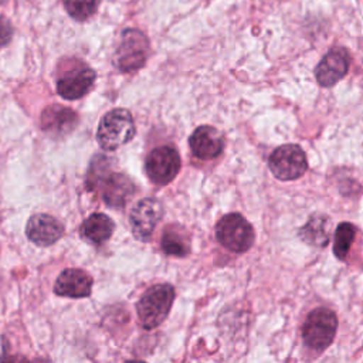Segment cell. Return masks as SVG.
Masks as SVG:
<instances>
[{
    "mask_svg": "<svg viewBox=\"0 0 363 363\" xmlns=\"http://www.w3.org/2000/svg\"><path fill=\"white\" fill-rule=\"evenodd\" d=\"M218 242L233 252H245L254 244L252 225L238 213H230L221 217L216 225Z\"/></svg>",
    "mask_w": 363,
    "mask_h": 363,
    "instance_id": "4",
    "label": "cell"
},
{
    "mask_svg": "<svg viewBox=\"0 0 363 363\" xmlns=\"http://www.w3.org/2000/svg\"><path fill=\"white\" fill-rule=\"evenodd\" d=\"M40 123L44 132L52 136H64L77 126L78 116L67 106L51 105L43 111Z\"/></svg>",
    "mask_w": 363,
    "mask_h": 363,
    "instance_id": "15",
    "label": "cell"
},
{
    "mask_svg": "<svg viewBox=\"0 0 363 363\" xmlns=\"http://www.w3.org/2000/svg\"><path fill=\"white\" fill-rule=\"evenodd\" d=\"M11 37H13L11 23L7 18L0 17V48L4 47L6 44H9Z\"/></svg>",
    "mask_w": 363,
    "mask_h": 363,
    "instance_id": "21",
    "label": "cell"
},
{
    "mask_svg": "<svg viewBox=\"0 0 363 363\" xmlns=\"http://www.w3.org/2000/svg\"><path fill=\"white\" fill-rule=\"evenodd\" d=\"M356 235V228L352 223H340L336 227L333 238V252L339 259H345L352 247L353 238Z\"/></svg>",
    "mask_w": 363,
    "mask_h": 363,
    "instance_id": "19",
    "label": "cell"
},
{
    "mask_svg": "<svg viewBox=\"0 0 363 363\" xmlns=\"http://www.w3.org/2000/svg\"><path fill=\"white\" fill-rule=\"evenodd\" d=\"M67 13L75 20H86L95 11L98 6V0H62Z\"/></svg>",
    "mask_w": 363,
    "mask_h": 363,
    "instance_id": "20",
    "label": "cell"
},
{
    "mask_svg": "<svg viewBox=\"0 0 363 363\" xmlns=\"http://www.w3.org/2000/svg\"><path fill=\"white\" fill-rule=\"evenodd\" d=\"M337 318L328 308H316L306 316L302 326V339L305 345L316 352L325 350L335 339Z\"/></svg>",
    "mask_w": 363,
    "mask_h": 363,
    "instance_id": "3",
    "label": "cell"
},
{
    "mask_svg": "<svg viewBox=\"0 0 363 363\" xmlns=\"http://www.w3.org/2000/svg\"><path fill=\"white\" fill-rule=\"evenodd\" d=\"M64 233L62 224L50 214H34L27 221L26 235L31 242L40 247H48L57 242Z\"/></svg>",
    "mask_w": 363,
    "mask_h": 363,
    "instance_id": "11",
    "label": "cell"
},
{
    "mask_svg": "<svg viewBox=\"0 0 363 363\" xmlns=\"http://www.w3.org/2000/svg\"><path fill=\"white\" fill-rule=\"evenodd\" d=\"M160 245L164 254L179 258H183L190 252V238L187 231L182 225L176 224H169L164 228Z\"/></svg>",
    "mask_w": 363,
    "mask_h": 363,
    "instance_id": "17",
    "label": "cell"
},
{
    "mask_svg": "<svg viewBox=\"0 0 363 363\" xmlns=\"http://www.w3.org/2000/svg\"><path fill=\"white\" fill-rule=\"evenodd\" d=\"M189 145L193 155L201 160L216 159L224 149L221 133L208 125H203L194 129L189 139Z\"/></svg>",
    "mask_w": 363,
    "mask_h": 363,
    "instance_id": "13",
    "label": "cell"
},
{
    "mask_svg": "<svg viewBox=\"0 0 363 363\" xmlns=\"http://www.w3.org/2000/svg\"><path fill=\"white\" fill-rule=\"evenodd\" d=\"M113 228H115V224L106 214L94 213L81 224L79 234L88 242L101 245L111 238Z\"/></svg>",
    "mask_w": 363,
    "mask_h": 363,
    "instance_id": "16",
    "label": "cell"
},
{
    "mask_svg": "<svg viewBox=\"0 0 363 363\" xmlns=\"http://www.w3.org/2000/svg\"><path fill=\"white\" fill-rule=\"evenodd\" d=\"M330 220L326 216H312L299 231L302 240L313 247H325L329 240Z\"/></svg>",
    "mask_w": 363,
    "mask_h": 363,
    "instance_id": "18",
    "label": "cell"
},
{
    "mask_svg": "<svg viewBox=\"0 0 363 363\" xmlns=\"http://www.w3.org/2000/svg\"><path fill=\"white\" fill-rule=\"evenodd\" d=\"M95 71L82 67V68H74L68 72H65L57 82V91L60 96L68 101L79 99L84 96L94 85L95 82Z\"/></svg>",
    "mask_w": 363,
    "mask_h": 363,
    "instance_id": "12",
    "label": "cell"
},
{
    "mask_svg": "<svg viewBox=\"0 0 363 363\" xmlns=\"http://www.w3.org/2000/svg\"><path fill=\"white\" fill-rule=\"evenodd\" d=\"M92 291V278L88 272L79 268L64 269L54 285V292L58 296L67 298H85Z\"/></svg>",
    "mask_w": 363,
    "mask_h": 363,
    "instance_id": "14",
    "label": "cell"
},
{
    "mask_svg": "<svg viewBox=\"0 0 363 363\" xmlns=\"http://www.w3.org/2000/svg\"><path fill=\"white\" fill-rule=\"evenodd\" d=\"M162 216L163 207L157 199L146 197L139 200L133 206L129 217L133 237L139 241H149Z\"/></svg>",
    "mask_w": 363,
    "mask_h": 363,
    "instance_id": "9",
    "label": "cell"
},
{
    "mask_svg": "<svg viewBox=\"0 0 363 363\" xmlns=\"http://www.w3.org/2000/svg\"><path fill=\"white\" fill-rule=\"evenodd\" d=\"M268 166L277 179L289 182L303 176L308 169V160L301 146L288 143L277 147L271 153Z\"/></svg>",
    "mask_w": 363,
    "mask_h": 363,
    "instance_id": "6",
    "label": "cell"
},
{
    "mask_svg": "<svg viewBox=\"0 0 363 363\" xmlns=\"http://www.w3.org/2000/svg\"><path fill=\"white\" fill-rule=\"evenodd\" d=\"M174 296V288L169 284H157L147 288L136 305L140 325L145 329L157 328L167 318Z\"/></svg>",
    "mask_w": 363,
    "mask_h": 363,
    "instance_id": "1",
    "label": "cell"
},
{
    "mask_svg": "<svg viewBox=\"0 0 363 363\" xmlns=\"http://www.w3.org/2000/svg\"><path fill=\"white\" fill-rule=\"evenodd\" d=\"M350 57L345 48H332L315 68V77L320 86H332L349 71Z\"/></svg>",
    "mask_w": 363,
    "mask_h": 363,
    "instance_id": "10",
    "label": "cell"
},
{
    "mask_svg": "<svg viewBox=\"0 0 363 363\" xmlns=\"http://www.w3.org/2000/svg\"><path fill=\"white\" fill-rule=\"evenodd\" d=\"M133 116L128 109L116 108L102 116L96 129V140L105 150H116L135 136Z\"/></svg>",
    "mask_w": 363,
    "mask_h": 363,
    "instance_id": "2",
    "label": "cell"
},
{
    "mask_svg": "<svg viewBox=\"0 0 363 363\" xmlns=\"http://www.w3.org/2000/svg\"><path fill=\"white\" fill-rule=\"evenodd\" d=\"M6 1H7V0H0V6H1V4H4Z\"/></svg>",
    "mask_w": 363,
    "mask_h": 363,
    "instance_id": "22",
    "label": "cell"
},
{
    "mask_svg": "<svg viewBox=\"0 0 363 363\" xmlns=\"http://www.w3.org/2000/svg\"><path fill=\"white\" fill-rule=\"evenodd\" d=\"M182 160L179 152L172 146H159L146 157L145 170L155 184H167L179 173Z\"/></svg>",
    "mask_w": 363,
    "mask_h": 363,
    "instance_id": "7",
    "label": "cell"
},
{
    "mask_svg": "<svg viewBox=\"0 0 363 363\" xmlns=\"http://www.w3.org/2000/svg\"><path fill=\"white\" fill-rule=\"evenodd\" d=\"M94 187L101 189L104 201L113 208L125 207L136 190L133 182L126 174L116 172H102L91 184L89 190Z\"/></svg>",
    "mask_w": 363,
    "mask_h": 363,
    "instance_id": "8",
    "label": "cell"
},
{
    "mask_svg": "<svg viewBox=\"0 0 363 363\" xmlns=\"http://www.w3.org/2000/svg\"><path fill=\"white\" fill-rule=\"evenodd\" d=\"M149 55V41L136 28H126L115 52V64L122 72H132L142 68Z\"/></svg>",
    "mask_w": 363,
    "mask_h": 363,
    "instance_id": "5",
    "label": "cell"
}]
</instances>
